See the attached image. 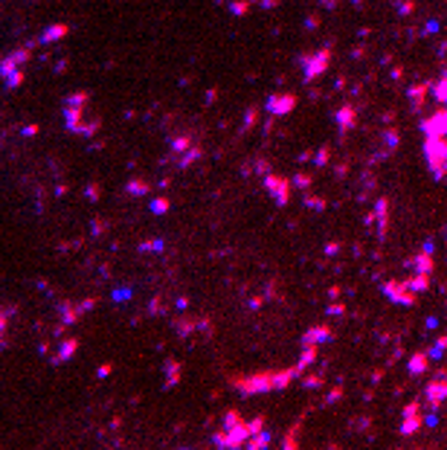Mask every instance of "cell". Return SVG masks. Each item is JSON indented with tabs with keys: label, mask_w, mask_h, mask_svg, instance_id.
<instances>
[{
	"label": "cell",
	"mask_w": 447,
	"mask_h": 450,
	"mask_svg": "<svg viewBox=\"0 0 447 450\" xmlns=\"http://www.w3.org/2000/svg\"><path fill=\"white\" fill-rule=\"evenodd\" d=\"M168 206H171L168 197H154V200H151V212H154V215H166Z\"/></svg>",
	"instance_id": "cell-26"
},
{
	"label": "cell",
	"mask_w": 447,
	"mask_h": 450,
	"mask_svg": "<svg viewBox=\"0 0 447 450\" xmlns=\"http://www.w3.org/2000/svg\"><path fill=\"white\" fill-rule=\"evenodd\" d=\"M293 105H296V96H293V93H285V96H273V99H267V111H270V113H276V116L287 113V111H290Z\"/></svg>",
	"instance_id": "cell-9"
},
{
	"label": "cell",
	"mask_w": 447,
	"mask_h": 450,
	"mask_svg": "<svg viewBox=\"0 0 447 450\" xmlns=\"http://www.w3.org/2000/svg\"><path fill=\"white\" fill-rule=\"evenodd\" d=\"M244 418H241V413L238 410H226L224 413V418H221V424H224V430H229V427H235V424H241Z\"/></svg>",
	"instance_id": "cell-25"
},
{
	"label": "cell",
	"mask_w": 447,
	"mask_h": 450,
	"mask_svg": "<svg viewBox=\"0 0 447 450\" xmlns=\"http://www.w3.org/2000/svg\"><path fill=\"white\" fill-rule=\"evenodd\" d=\"M305 64V82H314L317 76H322L328 70V61H331V50H322L317 56H302L299 58Z\"/></svg>",
	"instance_id": "cell-3"
},
{
	"label": "cell",
	"mask_w": 447,
	"mask_h": 450,
	"mask_svg": "<svg viewBox=\"0 0 447 450\" xmlns=\"http://www.w3.org/2000/svg\"><path fill=\"white\" fill-rule=\"evenodd\" d=\"M322 384H325V375H322V372H311V375L302 378V386H305V389H319Z\"/></svg>",
	"instance_id": "cell-23"
},
{
	"label": "cell",
	"mask_w": 447,
	"mask_h": 450,
	"mask_svg": "<svg viewBox=\"0 0 447 450\" xmlns=\"http://www.w3.org/2000/svg\"><path fill=\"white\" fill-rule=\"evenodd\" d=\"M407 369H410L413 378H415V375H424V372L430 369V357H427L424 352H413V357L407 360Z\"/></svg>",
	"instance_id": "cell-14"
},
{
	"label": "cell",
	"mask_w": 447,
	"mask_h": 450,
	"mask_svg": "<svg viewBox=\"0 0 447 450\" xmlns=\"http://www.w3.org/2000/svg\"><path fill=\"white\" fill-rule=\"evenodd\" d=\"M163 369H166V384H163V389H171V386L180 384V375H183V366L174 360V357H168L166 363H163Z\"/></svg>",
	"instance_id": "cell-10"
},
{
	"label": "cell",
	"mask_w": 447,
	"mask_h": 450,
	"mask_svg": "<svg viewBox=\"0 0 447 450\" xmlns=\"http://www.w3.org/2000/svg\"><path fill=\"white\" fill-rule=\"evenodd\" d=\"M439 421H442V418H439V413H436V410H433V413H427V416H421V424H427L430 430H433Z\"/></svg>",
	"instance_id": "cell-36"
},
{
	"label": "cell",
	"mask_w": 447,
	"mask_h": 450,
	"mask_svg": "<svg viewBox=\"0 0 447 450\" xmlns=\"http://www.w3.org/2000/svg\"><path fill=\"white\" fill-rule=\"evenodd\" d=\"M32 56V47H24V50H15L12 56H6L3 61H0V73H15L18 67L24 64V61H29Z\"/></svg>",
	"instance_id": "cell-8"
},
{
	"label": "cell",
	"mask_w": 447,
	"mask_h": 450,
	"mask_svg": "<svg viewBox=\"0 0 447 450\" xmlns=\"http://www.w3.org/2000/svg\"><path fill=\"white\" fill-rule=\"evenodd\" d=\"M430 276H433V273H415V276H410V279H404V285L413 290V293H424V290L430 288Z\"/></svg>",
	"instance_id": "cell-15"
},
{
	"label": "cell",
	"mask_w": 447,
	"mask_h": 450,
	"mask_svg": "<svg viewBox=\"0 0 447 450\" xmlns=\"http://www.w3.org/2000/svg\"><path fill=\"white\" fill-rule=\"evenodd\" d=\"M255 119H258V108H250V111H247V116H244V128H253Z\"/></svg>",
	"instance_id": "cell-40"
},
{
	"label": "cell",
	"mask_w": 447,
	"mask_h": 450,
	"mask_svg": "<svg viewBox=\"0 0 447 450\" xmlns=\"http://www.w3.org/2000/svg\"><path fill=\"white\" fill-rule=\"evenodd\" d=\"M305 203H308L311 209H319V212L325 209V200H322V197H314V195H305Z\"/></svg>",
	"instance_id": "cell-35"
},
{
	"label": "cell",
	"mask_w": 447,
	"mask_h": 450,
	"mask_svg": "<svg viewBox=\"0 0 447 450\" xmlns=\"http://www.w3.org/2000/svg\"><path fill=\"white\" fill-rule=\"evenodd\" d=\"M299 430H302V418H296V424H290V430L285 433L282 450H299Z\"/></svg>",
	"instance_id": "cell-16"
},
{
	"label": "cell",
	"mask_w": 447,
	"mask_h": 450,
	"mask_svg": "<svg viewBox=\"0 0 447 450\" xmlns=\"http://www.w3.org/2000/svg\"><path fill=\"white\" fill-rule=\"evenodd\" d=\"M383 381V369H375V372H372V384H381Z\"/></svg>",
	"instance_id": "cell-52"
},
{
	"label": "cell",
	"mask_w": 447,
	"mask_h": 450,
	"mask_svg": "<svg viewBox=\"0 0 447 450\" xmlns=\"http://www.w3.org/2000/svg\"><path fill=\"white\" fill-rule=\"evenodd\" d=\"M317 354H319V349H317V346H305V352H302V357H299V360L293 363V366H296V372H299V375H305V369H308V366H311V363L317 360Z\"/></svg>",
	"instance_id": "cell-18"
},
{
	"label": "cell",
	"mask_w": 447,
	"mask_h": 450,
	"mask_svg": "<svg viewBox=\"0 0 447 450\" xmlns=\"http://www.w3.org/2000/svg\"><path fill=\"white\" fill-rule=\"evenodd\" d=\"M163 311H166V305H163V299H151V305H148V314H151V317H154V314H163Z\"/></svg>",
	"instance_id": "cell-41"
},
{
	"label": "cell",
	"mask_w": 447,
	"mask_h": 450,
	"mask_svg": "<svg viewBox=\"0 0 447 450\" xmlns=\"http://www.w3.org/2000/svg\"><path fill=\"white\" fill-rule=\"evenodd\" d=\"M421 427V410L418 413H407L404 416V424H401V436H415Z\"/></svg>",
	"instance_id": "cell-19"
},
{
	"label": "cell",
	"mask_w": 447,
	"mask_h": 450,
	"mask_svg": "<svg viewBox=\"0 0 447 450\" xmlns=\"http://www.w3.org/2000/svg\"><path fill=\"white\" fill-rule=\"evenodd\" d=\"M337 122H340V128H351L354 125V108H340L337 111Z\"/></svg>",
	"instance_id": "cell-24"
},
{
	"label": "cell",
	"mask_w": 447,
	"mask_h": 450,
	"mask_svg": "<svg viewBox=\"0 0 447 450\" xmlns=\"http://www.w3.org/2000/svg\"><path fill=\"white\" fill-rule=\"evenodd\" d=\"M267 189H270V195H276V203L279 206H285L287 203V195H290V183H287L285 177H276V174H267Z\"/></svg>",
	"instance_id": "cell-6"
},
{
	"label": "cell",
	"mask_w": 447,
	"mask_h": 450,
	"mask_svg": "<svg viewBox=\"0 0 447 450\" xmlns=\"http://www.w3.org/2000/svg\"><path fill=\"white\" fill-rule=\"evenodd\" d=\"M331 337H334V331L328 325H314L302 334V346H319V343H328Z\"/></svg>",
	"instance_id": "cell-7"
},
{
	"label": "cell",
	"mask_w": 447,
	"mask_h": 450,
	"mask_svg": "<svg viewBox=\"0 0 447 450\" xmlns=\"http://www.w3.org/2000/svg\"><path fill=\"white\" fill-rule=\"evenodd\" d=\"M427 357H430V360H442V354H445V337H439V340H436V346H433V349H427Z\"/></svg>",
	"instance_id": "cell-27"
},
{
	"label": "cell",
	"mask_w": 447,
	"mask_h": 450,
	"mask_svg": "<svg viewBox=\"0 0 447 450\" xmlns=\"http://www.w3.org/2000/svg\"><path fill=\"white\" fill-rule=\"evenodd\" d=\"M171 148H174V151H183V148H189V137H177V140L171 142Z\"/></svg>",
	"instance_id": "cell-46"
},
{
	"label": "cell",
	"mask_w": 447,
	"mask_h": 450,
	"mask_svg": "<svg viewBox=\"0 0 447 450\" xmlns=\"http://www.w3.org/2000/svg\"><path fill=\"white\" fill-rule=\"evenodd\" d=\"M427 160H430V171L436 174V180L445 177V137H427Z\"/></svg>",
	"instance_id": "cell-2"
},
{
	"label": "cell",
	"mask_w": 447,
	"mask_h": 450,
	"mask_svg": "<svg viewBox=\"0 0 447 450\" xmlns=\"http://www.w3.org/2000/svg\"><path fill=\"white\" fill-rule=\"evenodd\" d=\"M328 450H340V448H337V445H331V448H328Z\"/></svg>",
	"instance_id": "cell-56"
},
{
	"label": "cell",
	"mask_w": 447,
	"mask_h": 450,
	"mask_svg": "<svg viewBox=\"0 0 447 450\" xmlns=\"http://www.w3.org/2000/svg\"><path fill=\"white\" fill-rule=\"evenodd\" d=\"M0 331H6V311H0Z\"/></svg>",
	"instance_id": "cell-54"
},
{
	"label": "cell",
	"mask_w": 447,
	"mask_h": 450,
	"mask_svg": "<svg viewBox=\"0 0 447 450\" xmlns=\"http://www.w3.org/2000/svg\"><path fill=\"white\" fill-rule=\"evenodd\" d=\"M235 389L241 395H258V392H273V372H258L250 378H238Z\"/></svg>",
	"instance_id": "cell-1"
},
{
	"label": "cell",
	"mask_w": 447,
	"mask_h": 450,
	"mask_svg": "<svg viewBox=\"0 0 447 450\" xmlns=\"http://www.w3.org/2000/svg\"><path fill=\"white\" fill-rule=\"evenodd\" d=\"M200 154H203V151H200V148H192L189 154H186V157H183V160H180V166H192V163L197 160V157H200Z\"/></svg>",
	"instance_id": "cell-42"
},
{
	"label": "cell",
	"mask_w": 447,
	"mask_h": 450,
	"mask_svg": "<svg viewBox=\"0 0 447 450\" xmlns=\"http://www.w3.org/2000/svg\"><path fill=\"white\" fill-rule=\"evenodd\" d=\"M174 308H177V311H186V308H189V299H186V296L174 299Z\"/></svg>",
	"instance_id": "cell-51"
},
{
	"label": "cell",
	"mask_w": 447,
	"mask_h": 450,
	"mask_svg": "<svg viewBox=\"0 0 447 450\" xmlns=\"http://www.w3.org/2000/svg\"><path fill=\"white\" fill-rule=\"evenodd\" d=\"M212 445L218 450H226V430H218V433H212Z\"/></svg>",
	"instance_id": "cell-33"
},
{
	"label": "cell",
	"mask_w": 447,
	"mask_h": 450,
	"mask_svg": "<svg viewBox=\"0 0 447 450\" xmlns=\"http://www.w3.org/2000/svg\"><path fill=\"white\" fill-rule=\"evenodd\" d=\"M111 296H113L116 302H125V299H131V296H134V290H131V288H119V290H113Z\"/></svg>",
	"instance_id": "cell-37"
},
{
	"label": "cell",
	"mask_w": 447,
	"mask_h": 450,
	"mask_svg": "<svg viewBox=\"0 0 447 450\" xmlns=\"http://www.w3.org/2000/svg\"><path fill=\"white\" fill-rule=\"evenodd\" d=\"M325 314H328V317H343V314H346V305H343L340 299H334V302L325 308Z\"/></svg>",
	"instance_id": "cell-30"
},
{
	"label": "cell",
	"mask_w": 447,
	"mask_h": 450,
	"mask_svg": "<svg viewBox=\"0 0 447 450\" xmlns=\"http://www.w3.org/2000/svg\"><path fill=\"white\" fill-rule=\"evenodd\" d=\"M87 99H90V93H73V96L67 99L64 105H67V108H73V105H84Z\"/></svg>",
	"instance_id": "cell-34"
},
{
	"label": "cell",
	"mask_w": 447,
	"mask_h": 450,
	"mask_svg": "<svg viewBox=\"0 0 447 450\" xmlns=\"http://www.w3.org/2000/svg\"><path fill=\"white\" fill-rule=\"evenodd\" d=\"M337 253H340V244H337V241L325 244V256H328V258H331V256H337Z\"/></svg>",
	"instance_id": "cell-49"
},
{
	"label": "cell",
	"mask_w": 447,
	"mask_h": 450,
	"mask_svg": "<svg viewBox=\"0 0 447 450\" xmlns=\"http://www.w3.org/2000/svg\"><path fill=\"white\" fill-rule=\"evenodd\" d=\"M111 369H113L111 363H102V366H99V372H96V378H108V375H111Z\"/></svg>",
	"instance_id": "cell-50"
},
{
	"label": "cell",
	"mask_w": 447,
	"mask_h": 450,
	"mask_svg": "<svg viewBox=\"0 0 447 450\" xmlns=\"http://www.w3.org/2000/svg\"><path fill=\"white\" fill-rule=\"evenodd\" d=\"M293 378H299L296 366H290V369H282V372H273V389H287Z\"/></svg>",
	"instance_id": "cell-17"
},
{
	"label": "cell",
	"mask_w": 447,
	"mask_h": 450,
	"mask_svg": "<svg viewBox=\"0 0 447 450\" xmlns=\"http://www.w3.org/2000/svg\"><path fill=\"white\" fill-rule=\"evenodd\" d=\"M192 328H195V320H177L174 322V331H177L180 337H189Z\"/></svg>",
	"instance_id": "cell-28"
},
{
	"label": "cell",
	"mask_w": 447,
	"mask_h": 450,
	"mask_svg": "<svg viewBox=\"0 0 447 450\" xmlns=\"http://www.w3.org/2000/svg\"><path fill=\"white\" fill-rule=\"evenodd\" d=\"M369 424H372V418H354V424H351V427H354V430H366Z\"/></svg>",
	"instance_id": "cell-48"
},
{
	"label": "cell",
	"mask_w": 447,
	"mask_h": 450,
	"mask_svg": "<svg viewBox=\"0 0 447 450\" xmlns=\"http://www.w3.org/2000/svg\"><path fill=\"white\" fill-rule=\"evenodd\" d=\"M395 450H401V448H395Z\"/></svg>",
	"instance_id": "cell-58"
},
{
	"label": "cell",
	"mask_w": 447,
	"mask_h": 450,
	"mask_svg": "<svg viewBox=\"0 0 447 450\" xmlns=\"http://www.w3.org/2000/svg\"><path fill=\"white\" fill-rule=\"evenodd\" d=\"M84 195H87V197H93V200H96V197H99V189H84Z\"/></svg>",
	"instance_id": "cell-55"
},
{
	"label": "cell",
	"mask_w": 447,
	"mask_h": 450,
	"mask_svg": "<svg viewBox=\"0 0 447 450\" xmlns=\"http://www.w3.org/2000/svg\"><path fill=\"white\" fill-rule=\"evenodd\" d=\"M421 128H424V134H427V137H445V111H439L436 116L424 119V122H421Z\"/></svg>",
	"instance_id": "cell-12"
},
{
	"label": "cell",
	"mask_w": 447,
	"mask_h": 450,
	"mask_svg": "<svg viewBox=\"0 0 447 450\" xmlns=\"http://www.w3.org/2000/svg\"><path fill=\"white\" fill-rule=\"evenodd\" d=\"M35 134H38V125H27L24 128V137H35Z\"/></svg>",
	"instance_id": "cell-53"
},
{
	"label": "cell",
	"mask_w": 447,
	"mask_h": 450,
	"mask_svg": "<svg viewBox=\"0 0 447 450\" xmlns=\"http://www.w3.org/2000/svg\"><path fill=\"white\" fill-rule=\"evenodd\" d=\"M424 93H427V84H418V87H413V90H410V99L415 102V108H421V99H424Z\"/></svg>",
	"instance_id": "cell-32"
},
{
	"label": "cell",
	"mask_w": 447,
	"mask_h": 450,
	"mask_svg": "<svg viewBox=\"0 0 447 450\" xmlns=\"http://www.w3.org/2000/svg\"><path fill=\"white\" fill-rule=\"evenodd\" d=\"M67 35V27L64 24H56V27H50L47 32L41 35V44H53V41H58V38H64Z\"/></svg>",
	"instance_id": "cell-21"
},
{
	"label": "cell",
	"mask_w": 447,
	"mask_h": 450,
	"mask_svg": "<svg viewBox=\"0 0 447 450\" xmlns=\"http://www.w3.org/2000/svg\"><path fill=\"white\" fill-rule=\"evenodd\" d=\"M328 157H331V151H328V148H319L314 163H317V166H328Z\"/></svg>",
	"instance_id": "cell-44"
},
{
	"label": "cell",
	"mask_w": 447,
	"mask_h": 450,
	"mask_svg": "<svg viewBox=\"0 0 447 450\" xmlns=\"http://www.w3.org/2000/svg\"><path fill=\"white\" fill-rule=\"evenodd\" d=\"M383 293H386L392 302H398V305H415V302H418V293H413L404 282H395V279H389V282L383 285Z\"/></svg>",
	"instance_id": "cell-5"
},
{
	"label": "cell",
	"mask_w": 447,
	"mask_h": 450,
	"mask_svg": "<svg viewBox=\"0 0 447 450\" xmlns=\"http://www.w3.org/2000/svg\"><path fill=\"white\" fill-rule=\"evenodd\" d=\"M290 186H296V189H308V186H311V177H308V174H299V177H293Z\"/></svg>",
	"instance_id": "cell-39"
},
{
	"label": "cell",
	"mask_w": 447,
	"mask_h": 450,
	"mask_svg": "<svg viewBox=\"0 0 447 450\" xmlns=\"http://www.w3.org/2000/svg\"><path fill=\"white\" fill-rule=\"evenodd\" d=\"M340 398H343V381H340V384H337L334 389H331V392H328V395H325V404L331 407V404H337Z\"/></svg>",
	"instance_id": "cell-31"
},
{
	"label": "cell",
	"mask_w": 447,
	"mask_h": 450,
	"mask_svg": "<svg viewBox=\"0 0 447 450\" xmlns=\"http://www.w3.org/2000/svg\"><path fill=\"white\" fill-rule=\"evenodd\" d=\"M270 442H273V433L264 427V430H258L255 436H250L241 448H244V450H267V448H270Z\"/></svg>",
	"instance_id": "cell-11"
},
{
	"label": "cell",
	"mask_w": 447,
	"mask_h": 450,
	"mask_svg": "<svg viewBox=\"0 0 447 450\" xmlns=\"http://www.w3.org/2000/svg\"><path fill=\"white\" fill-rule=\"evenodd\" d=\"M76 352H79V340H76V337L64 340L61 346H58V354L53 357V366H61V363H67V360H70Z\"/></svg>",
	"instance_id": "cell-13"
},
{
	"label": "cell",
	"mask_w": 447,
	"mask_h": 450,
	"mask_svg": "<svg viewBox=\"0 0 447 450\" xmlns=\"http://www.w3.org/2000/svg\"><path fill=\"white\" fill-rule=\"evenodd\" d=\"M177 450H189V448H177Z\"/></svg>",
	"instance_id": "cell-57"
},
{
	"label": "cell",
	"mask_w": 447,
	"mask_h": 450,
	"mask_svg": "<svg viewBox=\"0 0 447 450\" xmlns=\"http://www.w3.org/2000/svg\"><path fill=\"white\" fill-rule=\"evenodd\" d=\"M244 427H247V439H250V436H255L258 430H264V427H267V418H264V416H255V418H250V421H244Z\"/></svg>",
	"instance_id": "cell-22"
},
{
	"label": "cell",
	"mask_w": 447,
	"mask_h": 450,
	"mask_svg": "<svg viewBox=\"0 0 447 450\" xmlns=\"http://www.w3.org/2000/svg\"><path fill=\"white\" fill-rule=\"evenodd\" d=\"M383 142H386L389 148H395V145H398V131H389V134H383Z\"/></svg>",
	"instance_id": "cell-45"
},
{
	"label": "cell",
	"mask_w": 447,
	"mask_h": 450,
	"mask_svg": "<svg viewBox=\"0 0 447 450\" xmlns=\"http://www.w3.org/2000/svg\"><path fill=\"white\" fill-rule=\"evenodd\" d=\"M247 9H250V0H244V3H232V12H235V15H244Z\"/></svg>",
	"instance_id": "cell-47"
},
{
	"label": "cell",
	"mask_w": 447,
	"mask_h": 450,
	"mask_svg": "<svg viewBox=\"0 0 447 450\" xmlns=\"http://www.w3.org/2000/svg\"><path fill=\"white\" fill-rule=\"evenodd\" d=\"M96 308V299H84V302H79V308H76V314L82 317V314H87V311H93Z\"/></svg>",
	"instance_id": "cell-38"
},
{
	"label": "cell",
	"mask_w": 447,
	"mask_h": 450,
	"mask_svg": "<svg viewBox=\"0 0 447 450\" xmlns=\"http://www.w3.org/2000/svg\"><path fill=\"white\" fill-rule=\"evenodd\" d=\"M128 192L131 195H145V192H151V186H148L145 180H131V183H128Z\"/></svg>",
	"instance_id": "cell-29"
},
{
	"label": "cell",
	"mask_w": 447,
	"mask_h": 450,
	"mask_svg": "<svg viewBox=\"0 0 447 450\" xmlns=\"http://www.w3.org/2000/svg\"><path fill=\"white\" fill-rule=\"evenodd\" d=\"M140 250H142V253H145V250H157V253H160V250H163V241H160V238H157V241H142Z\"/></svg>",
	"instance_id": "cell-43"
},
{
	"label": "cell",
	"mask_w": 447,
	"mask_h": 450,
	"mask_svg": "<svg viewBox=\"0 0 447 450\" xmlns=\"http://www.w3.org/2000/svg\"><path fill=\"white\" fill-rule=\"evenodd\" d=\"M436 375H439V378H436V381H430V384H427V389H424V398H427V404H430L433 410H439V407L445 404V395H447L445 369H439Z\"/></svg>",
	"instance_id": "cell-4"
},
{
	"label": "cell",
	"mask_w": 447,
	"mask_h": 450,
	"mask_svg": "<svg viewBox=\"0 0 447 450\" xmlns=\"http://www.w3.org/2000/svg\"><path fill=\"white\" fill-rule=\"evenodd\" d=\"M433 267H436V264H433V256H430V253H421V256L413 258L415 273H433Z\"/></svg>",
	"instance_id": "cell-20"
}]
</instances>
